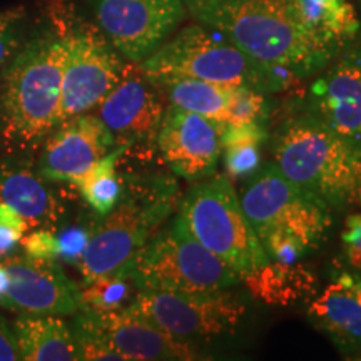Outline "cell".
Returning a JSON list of instances; mask_svg holds the SVG:
<instances>
[{
	"mask_svg": "<svg viewBox=\"0 0 361 361\" xmlns=\"http://www.w3.org/2000/svg\"><path fill=\"white\" fill-rule=\"evenodd\" d=\"M194 19L298 80L322 72L338 56L305 29L290 0H209Z\"/></svg>",
	"mask_w": 361,
	"mask_h": 361,
	"instance_id": "obj_1",
	"label": "cell"
},
{
	"mask_svg": "<svg viewBox=\"0 0 361 361\" xmlns=\"http://www.w3.org/2000/svg\"><path fill=\"white\" fill-rule=\"evenodd\" d=\"M139 67L154 85L173 79H197L271 94L298 80L247 56L218 30L202 24L188 25L171 35Z\"/></svg>",
	"mask_w": 361,
	"mask_h": 361,
	"instance_id": "obj_2",
	"label": "cell"
},
{
	"mask_svg": "<svg viewBox=\"0 0 361 361\" xmlns=\"http://www.w3.org/2000/svg\"><path fill=\"white\" fill-rule=\"evenodd\" d=\"M274 164L329 209L361 206V151L313 116L283 124L274 146Z\"/></svg>",
	"mask_w": 361,
	"mask_h": 361,
	"instance_id": "obj_3",
	"label": "cell"
},
{
	"mask_svg": "<svg viewBox=\"0 0 361 361\" xmlns=\"http://www.w3.org/2000/svg\"><path fill=\"white\" fill-rule=\"evenodd\" d=\"M66 37L35 39L4 75V119L11 137L34 142L59 126Z\"/></svg>",
	"mask_w": 361,
	"mask_h": 361,
	"instance_id": "obj_4",
	"label": "cell"
},
{
	"mask_svg": "<svg viewBox=\"0 0 361 361\" xmlns=\"http://www.w3.org/2000/svg\"><path fill=\"white\" fill-rule=\"evenodd\" d=\"M179 218L202 246L243 278L269 261L226 176L196 184L180 202Z\"/></svg>",
	"mask_w": 361,
	"mask_h": 361,
	"instance_id": "obj_5",
	"label": "cell"
},
{
	"mask_svg": "<svg viewBox=\"0 0 361 361\" xmlns=\"http://www.w3.org/2000/svg\"><path fill=\"white\" fill-rule=\"evenodd\" d=\"M134 279L139 290L218 291L243 276L202 246L178 216L139 251Z\"/></svg>",
	"mask_w": 361,
	"mask_h": 361,
	"instance_id": "obj_6",
	"label": "cell"
},
{
	"mask_svg": "<svg viewBox=\"0 0 361 361\" xmlns=\"http://www.w3.org/2000/svg\"><path fill=\"white\" fill-rule=\"evenodd\" d=\"M176 201V188L162 184L117 204L89 236L79 269L84 281L133 269L135 258Z\"/></svg>",
	"mask_w": 361,
	"mask_h": 361,
	"instance_id": "obj_7",
	"label": "cell"
},
{
	"mask_svg": "<svg viewBox=\"0 0 361 361\" xmlns=\"http://www.w3.org/2000/svg\"><path fill=\"white\" fill-rule=\"evenodd\" d=\"M129 308L180 341L211 340L236 328L246 306L238 296L218 291L139 290Z\"/></svg>",
	"mask_w": 361,
	"mask_h": 361,
	"instance_id": "obj_8",
	"label": "cell"
},
{
	"mask_svg": "<svg viewBox=\"0 0 361 361\" xmlns=\"http://www.w3.org/2000/svg\"><path fill=\"white\" fill-rule=\"evenodd\" d=\"M94 12L112 47L134 64L161 47L188 13L180 0H94Z\"/></svg>",
	"mask_w": 361,
	"mask_h": 361,
	"instance_id": "obj_9",
	"label": "cell"
},
{
	"mask_svg": "<svg viewBox=\"0 0 361 361\" xmlns=\"http://www.w3.org/2000/svg\"><path fill=\"white\" fill-rule=\"evenodd\" d=\"M66 44L59 124L97 107L119 82L126 66L92 29L66 35Z\"/></svg>",
	"mask_w": 361,
	"mask_h": 361,
	"instance_id": "obj_10",
	"label": "cell"
},
{
	"mask_svg": "<svg viewBox=\"0 0 361 361\" xmlns=\"http://www.w3.org/2000/svg\"><path fill=\"white\" fill-rule=\"evenodd\" d=\"M74 333L92 336L123 360L186 361L200 360L191 343L168 335L133 308H80Z\"/></svg>",
	"mask_w": 361,
	"mask_h": 361,
	"instance_id": "obj_11",
	"label": "cell"
},
{
	"mask_svg": "<svg viewBox=\"0 0 361 361\" xmlns=\"http://www.w3.org/2000/svg\"><path fill=\"white\" fill-rule=\"evenodd\" d=\"M308 92V114L361 151V44L333 59Z\"/></svg>",
	"mask_w": 361,
	"mask_h": 361,
	"instance_id": "obj_12",
	"label": "cell"
},
{
	"mask_svg": "<svg viewBox=\"0 0 361 361\" xmlns=\"http://www.w3.org/2000/svg\"><path fill=\"white\" fill-rule=\"evenodd\" d=\"M8 286L0 303L22 314H74L82 308L80 290L57 261L13 256L6 263Z\"/></svg>",
	"mask_w": 361,
	"mask_h": 361,
	"instance_id": "obj_13",
	"label": "cell"
},
{
	"mask_svg": "<svg viewBox=\"0 0 361 361\" xmlns=\"http://www.w3.org/2000/svg\"><path fill=\"white\" fill-rule=\"evenodd\" d=\"M223 123L171 106L162 114L156 139L169 168L184 179H202L216 168Z\"/></svg>",
	"mask_w": 361,
	"mask_h": 361,
	"instance_id": "obj_14",
	"label": "cell"
},
{
	"mask_svg": "<svg viewBox=\"0 0 361 361\" xmlns=\"http://www.w3.org/2000/svg\"><path fill=\"white\" fill-rule=\"evenodd\" d=\"M112 142L114 135L97 116L71 117L47 141L40 173L45 179L74 183L109 152Z\"/></svg>",
	"mask_w": 361,
	"mask_h": 361,
	"instance_id": "obj_15",
	"label": "cell"
},
{
	"mask_svg": "<svg viewBox=\"0 0 361 361\" xmlns=\"http://www.w3.org/2000/svg\"><path fill=\"white\" fill-rule=\"evenodd\" d=\"M151 85L141 67L124 66L119 82L97 106V117L114 137L137 141L157 134L164 107Z\"/></svg>",
	"mask_w": 361,
	"mask_h": 361,
	"instance_id": "obj_16",
	"label": "cell"
},
{
	"mask_svg": "<svg viewBox=\"0 0 361 361\" xmlns=\"http://www.w3.org/2000/svg\"><path fill=\"white\" fill-rule=\"evenodd\" d=\"M308 316L343 351H361V274L341 271L310 301Z\"/></svg>",
	"mask_w": 361,
	"mask_h": 361,
	"instance_id": "obj_17",
	"label": "cell"
},
{
	"mask_svg": "<svg viewBox=\"0 0 361 361\" xmlns=\"http://www.w3.org/2000/svg\"><path fill=\"white\" fill-rule=\"evenodd\" d=\"M305 29L328 47L340 54L358 39L361 20L350 0H290Z\"/></svg>",
	"mask_w": 361,
	"mask_h": 361,
	"instance_id": "obj_18",
	"label": "cell"
},
{
	"mask_svg": "<svg viewBox=\"0 0 361 361\" xmlns=\"http://www.w3.org/2000/svg\"><path fill=\"white\" fill-rule=\"evenodd\" d=\"M24 361H75L78 341L67 323L54 314H22L13 326Z\"/></svg>",
	"mask_w": 361,
	"mask_h": 361,
	"instance_id": "obj_19",
	"label": "cell"
},
{
	"mask_svg": "<svg viewBox=\"0 0 361 361\" xmlns=\"http://www.w3.org/2000/svg\"><path fill=\"white\" fill-rule=\"evenodd\" d=\"M256 300L266 305L288 306L303 300L314 290V274L296 263L268 261L243 278Z\"/></svg>",
	"mask_w": 361,
	"mask_h": 361,
	"instance_id": "obj_20",
	"label": "cell"
},
{
	"mask_svg": "<svg viewBox=\"0 0 361 361\" xmlns=\"http://www.w3.org/2000/svg\"><path fill=\"white\" fill-rule=\"evenodd\" d=\"M0 202L13 207L29 226L49 223L59 213L52 192L24 169H0Z\"/></svg>",
	"mask_w": 361,
	"mask_h": 361,
	"instance_id": "obj_21",
	"label": "cell"
},
{
	"mask_svg": "<svg viewBox=\"0 0 361 361\" xmlns=\"http://www.w3.org/2000/svg\"><path fill=\"white\" fill-rule=\"evenodd\" d=\"M159 85L168 90L173 106L223 124L228 123L229 109L238 89L197 79H173Z\"/></svg>",
	"mask_w": 361,
	"mask_h": 361,
	"instance_id": "obj_22",
	"label": "cell"
},
{
	"mask_svg": "<svg viewBox=\"0 0 361 361\" xmlns=\"http://www.w3.org/2000/svg\"><path fill=\"white\" fill-rule=\"evenodd\" d=\"M266 133L261 123L224 124L221 134V147L224 151V164L233 179L255 174L261 164V146Z\"/></svg>",
	"mask_w": 361,
	"mask_h": 361,
	"instance_id": "obj_23",
	"label": "cell"
},
{
	"mask_svg": "<svg viewBox=\"0 0 361 361\" xmlns=\"http://www.w3.org/2000/svg\"><path fill=\"white\" fill-rule=\"evenodd\" d=\"M126 151V146L107 152L92 168L74 180L85 202L101 216L109 214L121 200V180L116 174V164Z\"/></svg>",
	"mask_w": 361,
	"mask_h": 361,
	"instance_id": "obj_24",
	"label": "cell"
},
{
	"mask_svg": "<svg viewBox=\"0 0 361 361\" xmlns=\"http://www.w3.org/2000/svg\"><path fill=\"white\" fill-rule=\"evenodd\" d=\"M133 286H137L134 279V268L106 274V276H99L92 279V281L85 283L84 290H80L82 308H121L124 301L130 296Z\"/></svg>",
	"mask_w": 361,
	"mask_h": 361,
	"instance_id": "obj_25",
	"label": "cell"
},
{
	"mask_svg": "<svg viewBox=\"0 0 361 361\" xmlns=\"http://www.w3.org/2000/svg\"><path fill=\"white\" fill-rule=\"evenodd\" d=\"M266 94L250 87H238L226 124L261 123L266 116Z\"/></svg>",
	"mask_w": 361,
	"mask_h": 361,
	"instance_id": "obj_26",
	"label": "cell"
},
{
	"mask_svg": "<svg viewBox=\"0 0 361 361\" xmlns=\"http://www.w3.org/2000/svg\"><path fill=\"white\" fill-rule=\"evenodd\" d=\"M29 223L6 202H0V256H6L25 236Z\"/></svg>",
	"mask_w": 361,
	"mask_h": 361,
	"instance_id": "obj_27",
	"label": "cell"
},
{
	"mask_svg": "<svg viewBox=\"0 0 361 361\" xmlns=\"http://www.w3.org/2000/svg\"><path fill=\"white\" fill-rule=\"evenodd\" d=\"M343 258L350 271L361 274V213L350 214L341 233Z\"/></svg>",
	"mask_w": 361,
	"mask_h": 361,
	"instance_id": "obj_28",
	"label": "cell"
},
{
	"mask_svg": "<svg viewBox=\"0 0 361 361\" xmlns=\"http://www.w3.org/2000/svg\"><path fill=\"white\" fill-rule=\"evenodd\" d=\"M22 19H24V8H8L0 12V64L16 49Z\"/></svg>",
	"mask_w": 361,
	"mask_h": 361,
	"instance_id": "obj_29",
	"label": "cell"
},
{
	"mask_svg": "<svg viewBox=\"0 0 361 361\" xmlns=\"http://www.w3.org/2000/svg\"><path fill=\"white\" fill-rule=\"evenodd\" d=\"M22 247L30 258L37 259H57V234L51 229H37L22 238Z\"/></svg>",
	"mask_w": 361,
	"mask_h": 361,
	"instance_id": "obj_30",
	"label": "cell"
},
{
	"mask_svg": "<svg viewBox=\"0 0 361 361\" xmlns=\"http://www.w3.org/2000/svg\"><path fill=\"white\" fill-rule=\"evenodd\" d=\"M90 234L85 229L71 228L57 234V259L67 263H79Z\"/></svg>",
	"mask_w": 361,
	"mask_h": 361,
	"instance_id": "obj_31",
	"label": "cell"
},
{
	"mask_svg": "<svg viewBox=\"0 0 361 361\" xmlns=\"http://www.w3.org/2000/svg\"><path fill=\"white\" fill-rule=\"evenodd\" d=\"M19 346H17L16 331L6 319L0 316V361H19Z\"/></svg>",
	"mask_w": 361,
	"mask_h": 361,
	"instance_id": "obj_32",
	"label": "cell"
},
{
	"mask_svg": "<svg viewBox=\"0 0 361 361\" xmlns=\"http://www.w3.org/2000/svg\"><path fill=\"white\" fill-rule=\"evenodd\" d=\"M180 2L184 4V7H186V11L191 12L192 16H194V13L200 11V8H201L202 6H206V4L209 2V0H180Z\"/></svg>",
	"mask_w": 361,
	"mask_h": 361,
	"instance_id": "obj_33",
	"label": "cell"
},
{
	"mask_svg": "<svg viewBox=\"0 0 361 361\" xmlns=\"http://www.w3.org/2000/svg\"><path fill=\"white\" fill-rule=\"evenodd\" d=\"M7 286H8V273L6 269V264L0 263V300H2V296L6 295Z\"/></svg>",
	"mask_w": 361,
	"mask_h": 361,
	"instance_id": "obj_34",
	"label": "cell"
},
{
	"mask_svg": "<svg viewBox=\"0 0 361 361\" xmlns=\"http://www.w3.org/2000/svg\"><path fill=\"white\" fill-rule=\"evenodd\" d=\"M358 2H360V7H361V0H358Z\"/></svg>",
	"mask_w": 361,
	"mask_h": 361,
	"instance_id": "obj_35",
	"label": "cell"
},
{
	"mask_svg": "<svg viewBox=\"0 0 361 361\" xmlns=\"http://www.w3.org/2000/svg\"><path fill=\"white\" fill-rule=\"evenodd\" d=\"M358 358H361V356H358Z\"/></svg>",
	"mask_w": 361,
	"mask_h": 361,
	"instance_id": "obj_36",
	"label": "cell"
}]
</instances>
